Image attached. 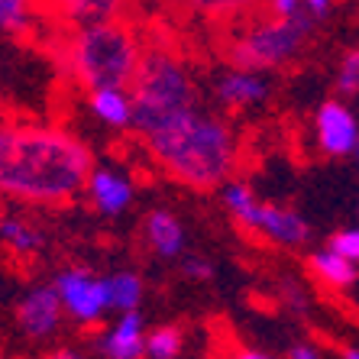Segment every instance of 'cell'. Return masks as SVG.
Returning <instances> with one entry per match:
<instances>
[{
	"instance_id": "obj_12",
	"label": "cell",
	"mask_w": 359,
	"mask_h": 359,
	"mask_svg": "<svg viewBox=\"0 0 359 359\" xmlns=\"http://www.w3.org/2000/svg\"><path fill=\"white\" fill-rule=\"evenodd\" d=\"M100 350L107 359H142L146 356V324H142L140 311H126L120 314L117 324L110 327L104 340H100Z\"/></svg>"
},
{
	"instance_id": "obj_7",
	"label": "cell",
	"mask_w": 359,
	"mask_h": 359,
	"mask_svg": "<svg viewBox=\"0 0 359 359\" xmlns=\"http://www.w3.org/2000/svg\"><path fill=\"white\" fill-rule=\"evenodd\" d=\"M314 130H318V146L324 156L330 159H343V156H353L359 142V123L353 117V110L343 104V100L330 97L318 107V117H314Z\"/></svg>"
},
{
	"instance_id": "obj_5",
	"label": "cell",
	"mask_w": 359,
	"mask_h": 359,
	"mask_svg": "<svg viewBox=\"0 0 359 359\" xmlns=\"http://www.w3.org/2000/svg\"><path fill=\"white\" fill-rule=\"evenodd\" d=\"M311 29H314V17H308V13L292 20L259 13L233 36V42L226 46V59L236 68L272 72V68H282L298 59Z\"/></svg>"
},
{
	"instance_id": "obj_10",
	"label": "cell",
	"mask_w": 359,
	"mask_h": 359,
	"mask_svg": "<svg viewBox=\"0 0 359 359\" xmlns=\"http://www.w3.org/2000/svg\"><path fill=\"white\" fill-rule=\"evenodd\" d=\"M84 191L91 198L94 210H100L104 217H117L123 214L130 204H133V182L114 168H91V175H88V184H84Z\"/></svg>"
},
{
	"instance_id": "obj_4",
	"label": "cell",
	"mask_w": 359,
	"mask_h": 359,
	"mask_svg": "<svg viewBox=\"0 0 359 359\" xmlns=\"http://www.w3.org/2000/svg\"><path fill=\"white\" fill-rule=\"evenodd\" d=\"M142 49L133 29L123 23H97L81 26L68 36L62 46V62L68 75L81 88H130L136 68H140Z\"/></svg>"
},
{
	"instance_id": "obj_9",
	"label": "cell",
	"mask_w": 359,
	"mask_h": 359,
	"mask_svg": "<svg viewBox=\"0 0 359 359\" xmlns=\"http://www.w3.org/2000/svg\"><path fill=\"white\" fill-rule=\"evenodd\" d=\"M214 94L224 107L243 110L252 104H262L269 97V81L262 72H250V68H236L230 65L226 72H220L214 81Z\"/></svg>"
},
{
	"instance_id": "obj_8",
	"label": "cell",
	"mask_w": 359,
	"mask_h": 359,
	"mask_svg": "<svg viewBox=\"0 0 359 359\" xmlns=\"http://www.w3.org/2000/svg\"><path fill=\"white\" fill-rule=\"evenodd\" d=\"M62 318H65V308H62V298L55 292V285H42L33 288L29 294H23L17 308V320L29 337L42 340V337H52L59 330Z\"/></svg>"
},
{
	"instance_id": "obj_2",
	"label": "cell",
	"mask_w": 359,
	"mask_h": 359,
	"mask_svg": "<svg viewBox=\"0 0 359 359\" xmlns=\"http://www.w3.org/2000/svg\"><path fill=\"white\" fill-rule=\"evenodd\" d=\"M142 142L165 175H172L175 182L188 184L194 191H210L233 178L236 136L214 114L188 110L184 117L172 120Z\"/></svg>"
},
{
	"instance_id": "obj_16",
	"label": "cell",
	"mask_w": 359,
	"mask_h": 359,
	"mask_svg": "<svg viewBox=\"0 0 359 359\" xmlns=\"http://www.w3.org/2000/svg\"><path fill=\"white\" fill-rule=\"evenodd\" d=\"M120 10H123V0H55V13L75 29L114 23L120 17Z\"/></svg>"
},
{
	"instance_id": "obj_33",
	"label": "cell",
	"mask_w": 359,
	"mask_h": 359,
	"mask_svg": "<svg viewBox=\"0 0 359 359\" xmlns=\"http://www.w3.org/2000/svg\"><path fill=\"white\" fill-rule=\"evenodd\" d=\"M0 359H4V356H0Z\"/></svg>"
},
{
	"instance_id": "obj_28",
	"label": "cell",
	"mask_w": 359,
	"mask_h": 359,
	"mask_svg": "<svg viewBox=\"0 0 359 359\" xmlns=\"http://www.w3.org/2000/svg\"><path fill=\"white\" fill-rule=\"evenodd\" d=\"M288 359H320V353L314 346H308V343H298V346L288 350Z\"/></svg>"
},
{
	"instance_id": "obj_17",
	"label": "cell",
	"mask_w": 359,
	"mask_h": 359,
	"mask_svg": "<svg viewBox=\"0 0 359 359\" xmlns=\"http://www.w3.org/2000/svg\"><path fill=\"white\" fill-rule=\"evenodd\" d=\"M308 266H311V272H314V278H318L320 285H327V288H350V285L359 278L356 262L340 256V252L330 250V246L314 252L308 259Z\"/></svg>"
},
{
	"instance_id": "obj_30",
	"label": "cell",
	"mask_w": 359,
	"mask_h": 359,
	"mask_svg": "<svg viewBox=\"0 0 359 359\" xmlns=\"http://www.w3.org/2000/svg\"><path fill=\"white\" fill-rule=\"evenodd\" d=\"M49 359H81L78 353H72V350H59V353H52Z\"/></svg>"
},
{
	"instance_id": "obj_1",
	"label": "cell",
	"mask_w": 359,
	"mask_h": 359,
	"mask_svg": "<svg viewBox=\"0 0 359 359\" xmlns=\"http://www.w3.org/2000/svg\"><path fill=\"white\" fill-rule=\"evenodd\" d=\"M91 149L46 123L0 126V194L23 204H65L91 175Z\"/></svg>"
},
{
	"instance_id": "obj_31",
	"label": "cell",
	"mask_w": 359,
	"mask_h": 359,
	"mask_svg": "<svg viewBox=\"0 0 359 359\" xmlns=\"http://www.w3.org/2000/svg\"><path fill=\"white\" fill-rule=\"evenodd\" d=\"M343 359H359V350H356V346H350V350H343Z\"/></svg>"
},
{
	"instance_id": "obj_27",
	"label": "cell",
	"mask_w": 359,
	"mask_h": 359,
	"mask_svg": "<svg viewBox=\"0 0 359 359\" xmlns=\"http://www.w3.org/2000/svg\"><path fill=\"white\" fill-rule=\"evenodd\" d=\"M301 4H304V10H308V17H314V20L327 17L330 7H334V0H301Z\"/></svg>"
},
{
	"instance_id": "obj_24",
	"label": "cell",
	"mask_w": 359,
	"mask_h": 359,
	"mask_svg": "<svg viewBox=\"0 0 359 359\" xmlns=\"http://www.w3.org/2000/svg\"><path fill=\"white\" fill-rule=\"evenodd\" d=\"M330 250H337L340 256L359 262V226H350V230H340V233L330 236Z\"/></svg>"
},
{
	"instance_id": "obj_20",
	"label": "cell",
	"mask_w": 359,
	"mask_h": 359,
	"mask_svg": "<svg viewBox=\"0 0 359 359\" xmlns=\"http://www.w3.org/2000/svg\"><path fill=\"white\" fill-rule=\"evenodd\" d=\"M107 282V304L110 311H140L142 301V278L136 272H114V276L104 278Z\"/></svg>"
},
{
	"instance_id": "obj_19",
	"label": "cell",
	"mask_w": 359,
	"mask_h": 359,
	"mask_svg": "<svg viewBox=\"0 0 359 359\" xmlns=\"http://www.w3.org/2000/svg\"><path fill=\"white\" fill-rule=\"evenodd\" d=\"M175 4H182L184 10H191L204 20H220V23L250 17L256 13V7H262V0H175Z\"/></svg>"
},
{
	"instance_id": "obj_32",
	"label": "cell",
	"mask_w": 359,
	"mask_h": 359,
	"mask_svg": "<svg viewBox=\"0 0 359 359\" xmlns=\"http://www.w3.org/2000/svg\"><path fill=\"white\" fill-rule=\"evenodd\" d=\"M353 156H356V162H359V142H356V152H353Z\"/></svg>"
},
{
	"instance_id": "obj_21",
	"label": "cell",
	"mask_w": 359,
	"mask_h": 359,
	"mask_svg": "<svg viewBox=\"0 0 359 359\" xmlns=\"http://www.w3.org/2000/svg\"><path fill=\"white\" fill-rule=\"evenodd\" d=\"M184 334L182 327H156L152 334H146V359H175L182 353Z\"/></svg>"
},
{
	"instance_id": "obj_3",
	"label": "cell",
	"mask_w": 359,
	"mask_h": 359,
	"mask_svg": "<svg viewBox=\"0 0 359 359\" xmlns=\"http://www.w3.org/2000/svg\"><path fill=\"white\" fill-rule=\"evenodd\" d=\"M133 100V130L146 136L159 133L172 120L184 117L188 110H198V84L191 68L168 49L142 52L140 68L130 81Z\"/></svg>"
},
{
	"instance_id": "obj_15",
	"label": "cell",
	"mask_w": 359,
	"mask_h": 359,
	"mask_svg": "<svg viewBox=\"0 0 359 359\" xmlns=\"http://www.w3.org/2000/svg\"><path fill=\"white\" fill-rule=\"evenodd\" d=\"M88 107L100 123L123 130H133V100H130V88H94L88 91Z\"/></svg>"
},
{
	"instance_id": "obj_26",
	"label": "cell",
	"mask_w": 359,
	"mask_h": 359,
	"mask_svg": "<svg viewBox=\"0 0 359 359\" xmlns=\"http://www.w3.org/2000/svg\"><path fill=\"white\" fill-rule=\"evenodd\" d=\"M182 272L188 278H194V282H204V278L214 276V266H210L208 259H201V256H184V259H182Z\"/></svg>"
},
{
	"instance_id": "obj_22",
	"label": "cell",
	"mask_w": 359,
	"mask_h": 359,
	"mask_svg": "<svg viewBox=\"0 0 359 359\" xmlns=\"http://www.w3.org/2000/svg\"><path fill=\"white\" fill-rule=\"evenodd\" d=\"M33 23V0H0V29L26 33Z\"/></svg>"
},
{
	"instance_id": "obj_13",
	"label": "cell",
	"mask_w": 359,
	"mask_h": 359,
	"mask_svg": "<svg viewBox=\"0 0 359 359\" xmlns=\"http://www.w3.org/2000/svg\"><path fill=\"white\" fill-rule=\"evenodd\" d=\"M0 246L10 256H17V259H33L46 246V233L33 220L17 217V214H4L0 217Z\"/></svg>"
},
{
	"instance_id": "obj_23",
	"label": "cell",
	"mask_w": 359,
	"mask_h": 359,
	"mask_svg": "<svg viewBox=\"0 0 359 359\" xmlns=\"http://www.w3.org/2000/svg\"><path fill=\"white\" fill-rule=\"evenodd\" d=\"M337 91H340L343 97L359 94V49H350L340 59V68H337Z\"/></svg>"
},
{
	"instance_id": "obj_18",
	"label": "cell",
	"mask_w": 359,
	"mask_h": 359,
	"mask_svg": "<svg viewBox=\"0 0 359 359\" xmlns=\"http://www.w3.org/2000/svg\"><path fill=\"white\" fill-rule=\"evenodd\" d=\"M224 204H226V210H230V217H233L243 230L256 233V224H259V214H262V201L256 198V191H252L250 184L230 178V182L224 184Z\"/></svg>"
},
{
	"instance_id": "obj_29",
	"label": "cell",
	"mask_w": 359,
	"mask_h": 359,
	"mask_svg": "<svg viewBox=\"0 0 359 359\" xmlns=\"http://www.w3.org/2000/svg\"><path fill=\"white\" fill-rule=\"evenodd\" d=\"M230 359H272V356H266V353H259V350H236Z\"/></svg>"
},
{
	"instance_id": "obj_6",
	"label": "cell",
	"mask_w": 359,
	"mask_h": 359,
	"mask_svg": "<svg viewBox=\"0 0 359 359\" xmlns=\"http://www.w3.org/2000/svg\"><path fill=\"white\" fill-rule=\"evenodd\" d=\"M55 292L62 298V308L78 324H97L110 311L107 304V282L91 276L88 269H65L55 276Z\"/></svg>"
},
{
	"instance_id": "obj_11",
	"label": "cell",
	"mask_w": 359,
	"mask_h": 359,
	"mask_svg": "<svg viewBox=\"0 0 359 359\" xmlns=\"http://www.w3.org/2000/svg\"><path fill=\"white\" fill-rule=\"evenodd\" d=\"M256 233H262L266 240L278 243V246H301V243L311 240V226L298 210L262 201V214H259V224H256Z\"/></svg>"
},
{
	"instance_id": "obj_25",
	"label": "cell",
	"mask_w": 359,
	"mask_h": 359,
	"mask_svg": "<svg viewBox=\"0 0 359 359\" xmlns=\"http://www.w3.org/2000/svg\"><path fill=\"white\" fill-rule=\"evenodd\" d=\"M262 13L269 17H278V20H292V17H301L308 13L301 0H262Z\"/></svg>"
},
{
	"instance_id": "obj_14",
	"label": "cell",
	"mask_w": 359,
	"mask_h": 359,
	"mask_svg": "<svg viewBox=\"0 0 359 359\" xmlns=\"http://www.w3.org/2000/svg\"><path fill=\"white\" fill-rule=\"evenodd\" d=\"M142 230H146V243L152 246V252L162 259H175L184 252V226L172 210H152Z\"/></svg>"
}]
</instances>
